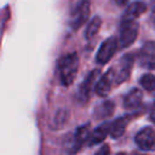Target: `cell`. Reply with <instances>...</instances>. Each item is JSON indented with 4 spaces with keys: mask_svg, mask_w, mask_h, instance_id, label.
Listing matches in <instances>:
<instances>
[{
    "mask_svg": "<svg viewBox=\"0 0 155 155\" xmlns=\"http://www.w3.org/2000/svg\"><path fill=\"white\" fill-rule=\"evenodd\" d=\"M58 76H59V82L63 86H69L73 84L76 74H78V68H79V57L76 52L68 53L63 56L58 63Z\"/></svg>",
    "mask_w": 155,
    "mask_h": 155,
    "instance_id": "1",
    "label": "cell"
},
{
    "mask_svg": "<svg viewBox=\"0 0 155 155\" xmlns=\"http://www.w3.org/2000/svg\"><path fill=\"white\" fill-rule=\"evenodd\" d=\"M138 29H139V24H138L137 19H132V21H122L121 19L120 38H119L120 46L128 47L130 45H132L138 35Z\"/></svg>",
    "mask_w": 155,
    "mask_h": 155,
    "instance_id": "2",
    "label": "cell"
},
{
    "mask_svg": "<svg viewBox=\"0 0 155 155\" xmlns=\"http://www.w3.org/2000/svg\"><path fill=\"white\" fill-rule=\"evenodd\" d=\"M88 16H90V1L80 0L70 15V21H69L70 28L73 30L79 29L87 21Z\"/></svg>",
    "mask_w": 155,
    "mask_h": 155,
    "instance_id": "3",
    "label": "cell"
},
{
    "mask_svg": "<svg viewBox=\"0 0 155 155\" xmlns=\"http://www.w3.org/2000/svg\"><path fill=\"white\" fill-rule=\"evenodd\" d=\"M133 62H134L133 54L127 53V54L121 57V59L119 61L116 67H113L114 73H115V84L116 85H120V84H122L124 81H126L128 79V76L131 74V70H132Z\"/></svg>",
    "mask_w": 155,
    "mask_h": 155,
    "instance_id": "4",
    "label": "cell"
},
{
    "mask_svg": "<svg viewBox=\"0 0 155 155\" xmlns=\"http://www.w3.org/2000/svg\"><path fill=\"white\" fill-rule=\"evenodd\" d=\"M119 47V40L114 36L107 39L99 47L97 54H96V62L98 64H105L109 62L113 56L116 53V50Z\"/></svg>",
    "mask_w": 155,
    "mask_h": 155,
    "instance_id": "5",
    "label": "cell"
},
{
    "mask_svg": "<svg viewBox=\"0 0 155 155\" xmlns=\"http://www.w3.org/2000/svg\"><path fill=\"white\" fill-rule=\"evenodd\" d=\"M101 70L99 69H93L88 73V75L85 78V80L81 82L79 91H78V99L82 103L87 102L90 99V94L91 91L93 90V87L96 86V80L99 76Z\"/></svg>",
    "mask_w": 155,
    "mask_h": 155,
    "instance_id": "6",
    "label": "cell"
},
{
    "mask_svg": "<svg viewBox=\"0 0 155 155\" xmlns=\"http://www.w3.org/2000/svg\"><path fill=\"white\" fill-rule=\"evenodd\" d=\"M134 142L139 149L144 151L155 150V131L151 127L142 128L134 137Z\"/></svg>",
    "mask_w": 155,
    "mask_h": 155,
    "instance_id": "7",
    "label": "cell"
},
{
    "mask_svg": "<svg viewBox=\"0 0 155 155\" xmlns=\"http://www.w3.org/2000/svg\"><path fill=\"white\" fill-rule=\"evenodd\" d=\"M138 63L147 69H155V41H147L139 50Z\"/></svg>",
    "mask_w": 155,
    "mask_h": 155,
    "instance_id": "8",
    "label": "cell"
},
{
    "mask_svg": "<svg viewBox=\"0 0 155 155\" xmlns=\"http://www.w3.org/2000/svg\"><path fill=\"white\" fill-rule=\"evenodd\" d=\"M115 82V73L114 68H110L102 78H99L98 82L94 86V91L99 97H107L111 90L113 84Z\"/></svg>",
    "mask_w": 155,
    "mask_h": 155,
    "instance_id": "9",
    "label": "cell"
},
{
    "mask_svg": "<svg viewBox=\"0 0 155 155\" xmlns=\"http://www.w3.org/2000/svg\"><path fill=\"white\" fill-rule=\"evenodd\" d=\"M90 138V130H88V125H82L79 128H76L74 137H73V142H71V153H76L78 150H80V148Z\"/></svg>",
    "mask_w": 155,
    "mask_h": 155,
    "instance_id": "10",
    "label": "cell"
},
{
    "mask_svg": "<svg viewBox=\"0 0 155 155\" xmlns=\"http://www.w3.org/2000/svg\"><path fill=\"white\" fill-rule=\"evenodd\" d=\"M108 134H110V122H103L96 130H93V132L90 134V138L87 140V145L92 147L94 144L102 143L107 138Z\"/></svg>",
    "mask_w": 155,
    "mask_h": 155,
    "instance_id": "11",
    "label": "cell"
},
{
    "mask_svg": "<svg viewBox=\"0 0 155 155\" xmlns=\"http://www.w3.org/2000/svg\"><path fill=\"white\" fill-rule=\"evenodd\" d=\"M147 10V5L143 1H134L132 4L128 5V7L126 8L125 13L122 15V21H132V19H137L140 15H143Z\"/></svg>",
    "mask_w": 155,
    "mask_h": 155,
    "instance_id": "12",
    "label": "cell"
},
{
    "mask_svg": "<svg viewBox=\"0 0 155 155\" xmlns=\"http://www.w3.org/2000/svg\"><path fill=\"white\" fill-rule=\"evenodd\" d=\"M143 99V92L139 88H132L124 98V107L126 109H137Z\"/></svg>",
    "mask_w": 155,
    "mask_h": 155,
    "instance_id": "13",
    "label": "cell"
},
{
    "mask_svg": "<svg viewBox=\"0 0 155 155\" xmlns=\"http://www.w3.org/2000/svg\"><path fill=\"white\" fill-rule=\"evenodd\" d=\"M132 116L130 115H124L116 120H114L113 122H110V136L113 138H119L124 134L130 120Z\"/></svg>",
    "mask_w": 155,
    "mask_h": 155,
    "instance_id": "14",
    "label": "cell"
},
{
    "mask_svg": "<svg viewBox=\"0 0 155 155\" xmlns=\"http://www.w3.org/2000/svg\"><path fill=\"white\" fill-rule=\"evenodd\" d=\"M114 113V103L111 101H105L103 103H101L96 110H94V117L96 119H103V117H108L110 115H113Z\"/></svg>",
    "mask_w": 155,
    "mask_h": 155,
    "instance_id": "15",
    "label": "cell"
},
{
    "mask_svg": "<svg viewBox=\"0 0 155 155\" xmlns=\"http://www.w3.org/2000/svg\"><path fill=\"white\" fill-rule=\"evenodd\" d=\"M101 24H102L101 18H99L98 16L93 17V18L88 22V24H87V27H86V30H85V38H86L87 40L92 39V38L98 33V30H99V28H101Z\"/></svg>",
    "mask_w": 155,
    "mask_h": 155,
    "instance_id": "16",
    "label": "cell"
},
{
    "mask_svg": "<svg viewBox=\"0 0 155 155\" xmlns=\"http://www.w3.org/2000/svg\"><path fill=\"white\" fill-rule=\"evenodd\" d=\"M139 84L147 91L155 90V75H153V74H145V75H143L140 78V80H139Z\"/></svg>",
    "mask_w": 155,
    "mask_h": 155,
    "instance_id": "17",
    "label": "cell"
},
{
    "mask_svg": "<svg viewBox=\"0 0 155 155\" xmlns=\"http://www.w3.org/2000/svg\"><path fill=\"white\" fill-rule=\"evenodd\" d=\"M150 120L155 124V104L151 107V110H150Z\"/></svg>",
    "mask_w": 155,
    "mask_h": 155,
    "instance_id": "18",
    "label": "cell"
},
{
    "mask_svg": "<svg viewBox=\"0 0 155 155\" xmlns=\"http://www.w3.org/2000/svg\"><path fill=\"white\" fill-rule=\"evenodd\" d=\"M127 1H128V0H115V2H116L119 6H125V5L127 4Z\"/></svg>",
    "mask_w": 155,
    "mask_h": 155,
    "instance_id": "19",
    "label": "cell"
},
{
    "mask_svg": "<svg viewBox=\"0 0 155 155\" xmlns=\"http://www.w3.org/2000/svg\"><path fill=\"white\" fill-rule=\"evenodd\" d=\"M102 153H109V148L108 147H103L101 150H98V154H102Z\"/></svg>",
    "mask_w": 155,
    "mask_h": 155,
    "instance_id": "20",
    "label": "cell"
}]
</instances>
